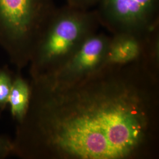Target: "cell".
<instances>
[{"label":"cell","mask_w":159,"mask_h":159,"mask_svg":"<svg viewBox=\"0 0 159 159\" xmlns=\"http://www.w3.org/2000/svg\"><path fill=\"white\" fill-rule=\"evenodd\" d=\"M100 25L96 12L68 5L57 7L37 39L29 62L31 78L61 66Z\"/></svg>","instance_id":"2"},{"label":"cell","mask_w":159,"mask_h":159,"mask_svg":"<svg viewBox=\"0 0 159 159\" xmlns=\"http://www.w3.org/2000/svg\"><path fill=\"white\" fill-rule=\"evenodd\" d=\"M57 7L54 0H0V47L20 71Z\"/></svg>","instance_id":"3"},{"label":"cell","mask_w":159,"mask_h":159,"mask_svg":"<svg viewBox=\"0 0 159 159\" xmlns=\"http://www.w3.org/2000/svg\"><path fill=\"white\" fill-rule=\"evenodd\" d=\"M67 5L77 9L89 10L97 6L99 0H66Z\"/></svg>","instance_id":"10"},{"label":"cell","mask_w":159,"mask_h":159,"mask_svg":"<svg viewBox=\"0 0 159 159\" xmlns=\"http://www.w3.org/2000/svg\"><path fill=\"white\" fill-rule=\"evenodd\" d=\"M14 154L12 139L0 135V159H6Z\"/></svg>","instance_id":"9"},{"label":"cell","mask_w":159,"mask_h":159,"mask_svg":"<svg viewBox=\"0 0 159 159\" xmlns=\"http://www.w3.org/2000/svg\"><path fill=\"white\" fill-rule=\"evenodd\" d=\"M95 11L113 34H148L159 27V0H99Z\"/></svg>","instance_id":"4"},{"label":"cell","mask_w":159,"mask_h":159,"mask_svg":"<svg viewBox=\"0 0 159 159\" xmlns=\"http://www.w3.org/2000/svg\"><path fill=\"white\" fill-rule=\"evenodd\" d=\"M31 79L29 107L12 139L16 156L130 159L148 152L157 130L158 90L144 60L106 65L69 85Z\"/></svg>","instance_id":"1"},{"label":"cell","mask_w":159,"mask_h":159,"mask_svg":"<svg viewBox=\"0 0 159 159\" xmlns=\"http://www.w3.org/2000/svg\"><path fill=\"white\" fill-rule=\"evenodd\" d=\"M30 83L20 74L19 71L13 79L8 98L12 119L17 123L23 119L27 112L30 98Z\"/></svg>","instance_id":"7"},{"label":"cell","mask_w":159,"mask_h":159,"mask_svg":"<svg viewBox=\"0 0 159 159\" xmlns=\"http://www.w3.org/2000/svg\"><path fill=\"white\" fill-rule=\"evenodd\" d=\"M13 75L7 67L0 68V110L6 109L11 89Z\"/></svg>","instance_id":"8"},{"label":"cell","mask_w":159,"mask_h":159,"mask_svg":"<svg viewBox=\"0 0 159 159\" xmlns=\"http://www.w3.org/2000/svg\"><path fill=\"white\" fill-rule=\"evenodd\" d=\"M110 39L106 34L97 31L91 34L61 66L51 73L36 77L58 85H69L84 79L106 66Z\"/></svg>","instance_id":"5"},{"label":"cell","mask_w":159,"mask_h":159,"mask_svg":"<svg viewBox=\"0 0 159 159\" xmlns=\"http://www.w3.org/2000/svg\"><path fill=\"white\" fill-rule=\"evenodd\" d=\"M153 31L148 34L130 32L113 34L110 37L107 49L106 65L125 64L144 58L148 40Z\"/></svg>","instance_id":"6"}]
</instances>
